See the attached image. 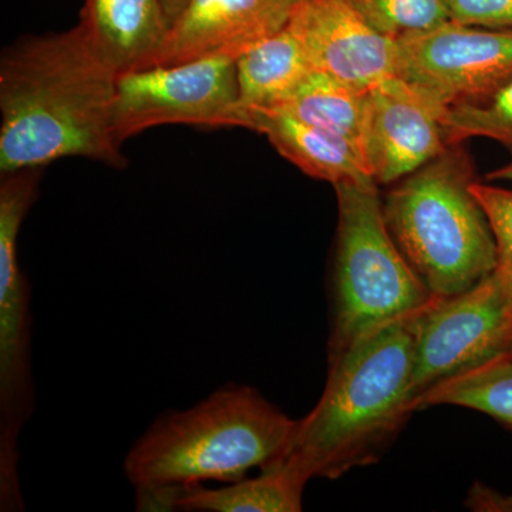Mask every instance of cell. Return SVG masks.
<instances>
[{
	"label": "cell",
	"instance_id": "cell-10",
	"mask_svg": "<svg viewBox=\"0 0 512 512\" xmlns=\"http://www.w3.org/2000/svg\"><path fill=\"white\" fill-rule=\"evenodd\" d=\"M447 109L399 76L367 90L363 156L377 185L397 183L450 147L443 126Z\"/></svg>",
	"mask_w": 512,
	"mask_h": 512
},
{
	"label": "cell",
	"instance_id": "cell-21",
	"mask_svg": "<svg viewBox=\"0 0 512 512\" xmlns=\"http://www.w3.org/2000/svg\"><path fill=\"white\" fill-rule=\"evenodd\" d=\"M471 191L490 221L497 245L494 274L512 296V190L476 181Z\"/></svg>",
	"mask_w": 512,
	"mask_h": 512
},
{
	"label": "cell",
	"instance_id": "cell-15",
	"mask_svg": "<svg viewBox=\"0 0 512 512\" xmlns=\"http://www.w3.org/2000/svg\"><path fill=\"white\" fill-rule=\"evenodd\" d=\"M312 72L308 53L288 23L238 57L239 107L245 116L249 110L274 109Z\"/></svg>",
	"mask_w": 512,
	"mask_h": 512
},
{
	"label": "cell",
	"instance_id": "cell-26",
	"mask_svg": "<svg viewBox=\"0 0 512 512\" xmlns=\"http://www.w3.org/2000/svg\"><path fill=\"white\" fill-rule=\"evenodd\" d=\"M505 352L510 353V355L512 356V336H511L510 342H508V346H507V349H505Z\"/></svg>",
	"mask_w": 512,
	"mask_h": 512
},
{
	"label": "cell",
	"instance_id": "cell-23",
	"mask_svg": "<svg viewBox=\"0 0 512 512\" xmlns=\"http://www.w3.org/2000/svg\"><path fill=\"white\" fill-rule=\"evenodd\" d=\"M466 507L471 511H512V495L498 493L487 485L476 483L468 491Z\"/></svg>",
	"mask_w": 512,
	"mask_h": 512
},
{
	"label": "cell",
	"instance_id": "cell-3",
	"mask_svg": "<svg viewBox=\"0 0 512 512\" xmlns=\"http://www.w3.org/2000/svg\"><path fill=\"white\" fill-rule=\"evenodd\" d=\"M412 318L387 323L329 360L325 390L296 423L281 463L308 481L338 480L383 457L414 413Z\"/></svg>",
	"mask_w": 512,
	"mask_h": 512
},
{
	"label": "cell",
	"instance_id": "cell-1",
	"mask_svg": "<svg viewBox=\"0 0 512 512\" xmlns=\"http://www.w3.org/2000/svg\"><path fill=\"white\" fill-rule=\"evenodd\" d=\"M119 74L79 25L8 47L0 59V173L69 157L126 167L113 134Z\"/></svg>",
	"mask_w": 512,
	"mask_h": 512
},
{
	"label": "cell",
	"instance_id": "cell-16",
	"mask_svg": "<svg viewBox=\"0 0 512 512\" xmlns=\"http://www.w3.org/2000/svg\"><path fill=\"white\" fill-rule=\"evenodd\" d=\"M309 481L284 463L264 468L258 477L208 488H187L178 497L175 511L187 512H299Z\"/></svg>",
	"mask_w": 512,
	"mask_h": 512
},
{
	"label": "cell",
	"instance_id": "cell-4",
	"mask_svg": "<svg viewBox=\"0 0 512 512\" xmlns=\"http://www.w3.org/2000/svg\"><path fill=\"white\" fill-rule=\"evenodd\" d=\"M476 181L463 144H453L384 198L394 242L436 298L468 291L497 265L493 229L471 191Z\"/></svg>",
	"mask_w": 512,
	"mask_h": 512
},
{
	"label": "cell",
	"instance_id": "cell-25",
	"mask_svg": "<svg viewBox=\"0 0 512 512\" xmlns=\"http://www.w3.org/2000/svg\"><path fill=\"white\" fill-rule=\"evenodd\" d=\"M488 181H512V158L510 163L487 174Z\"/></svg>",
	"mask_w": 512,
	"mask_h": 512
},
{
	"label": "cell",
	"instance_id": "cell-2",
	"mask_svg": "<svg viewBox=\"0 0 512 512\" xmlns=\"http://www.w3.org/2000/svg\"><path fill=\"white\" fill-rule=\"evenodd\" d=\"M296 423L258 390L228 383L185 410L161 414L124 458L137 511H175L187 488L228 484L281 463Z\"/></svg>",
	"mask_w": 512,
	"mask_h": 512
},
{
	"label": "cell",
	"instance_id": "cell-24",
	"mask_svg": "<svg viewBox=\"0 0 512 512\" xmlns=\"http://www.w3.org/2000/svg\"><path fill=\"white\" fill-rule=\"evenodd\" d=\"M163 3L165 18H167L168 29H170L171 23L174 22L175 18L180 15L187 0H161Z\"/></svg>",
	"mask_w": 512,
	"mask_h": 512
},
{
	"label": "cell",
	"instance_id": "cell-6",
	"mask_svg": "<svg viewBox=\"0 0 512 512\" xmlns=\"http://www.w3.org/2000/svg\"><path fill=\"white\" fill-rule=\"evenodd\" d=\"M43 167L0 174V501H22L19 434L35 409L29 279L19 232L39 194Z\"/></svg>",
	"mask_w": 512,
	"mask_h": 512
},
{
	"label": "cell",
	"instance_id": "cell-12",
	"mask_svg": "<svg viewBox=\"0 0 512 512\" xmlns=\"http://www.w3.org/2000/svg\"><path fill=\"white\" fill-rule=\"evenodd\" d=\"M298 3L299 0H187L146 69L215 55L238 59L286 28Z\"/></svg>",
	"mask_w": 512,
	"mask_h": 512
},
{
	"label": "cell",
	"instance_id": "cell-11",
	"mask_svg": "<svg viewBox=\"0 0 512 512\" xmlns=\"http://www.w3.org/2000/svg\"><path fill=\"white\" fill-rule=\"evenodd\" d=\"M291 28L313 70L360 90L397 76V43L377 32L352 0H299Z\"/></svg>",
	"mask_w": 512,
	"mask_h": 512
},
{
	"label": "cell",
	"instance_id": "cell-8",
	"mask_svg": "<svg viewBox=\"0 0 512 512\" xmlns=\"http://www.w3.org/2000/svg\"><path fill=\"white\" fill-rule=\"evenodd\" d=\"M410 329L413 403L440 380L505 352L512 336V298L491 272L466 292L434 298L413 315Z\"/></svg>",
	"mask_w": 512,
	"mask_h": 512
},
{
	"label": "cell",
	"instance_id": "cell-9",
	"mask_svg": "<svg viewBox=\"0 0 512 512\" xmlns=\"http://www.w3.org/2000/svg\"><path fill=\"white\" fill-rule=\"evenodd\" d=\"M397 76L444 106L483 100L512 79V30L444 23L397 40Z\"/></svg>",
	"mask_w": 512,
	"mask_h": 512
},
{
	"label": "cell",
	"instance_id": "cell-18",
	"mask_svg": "<svg viewBox=\"0 0 512 512\" xmlns=\"http://www.w3.org/2000/svg\"><path fill=\"white\" fill-rule=\"evenodd\" d=\"M367 90L313 70L278 107L296 119L355 144L363 154ZM365 157V156H363Z\"/></svg>",
	"mask_w": 512,
	"mask_h": 512
},
{
	"label": "cell",
	"instance_id": "cell-22",
	"mask_svg": "<svg viewBox=\"0 0 512 512\" xmlns=\"http://www.w3.org/2000/svg\"><path fill=\"white\" fill-rule=\"evenodd\" d=\"M451 20L461 25L512 30V0H451Z\"/></svg>",
	"mask_w": 512,
	"mask_h": 512
},
{
	"label": "cell",
	"instance_id": "cell-14",
	"mask_svg": "<svg viewBox=\"0 0 512 512\" xmlns=\"http://www.w3.org/2000/svg\"><path fill=\"white\" fill-rule=\"evenodd\" d=\"M249 130L268 138L275 150L309 177L332 185L345 181L373 180L362 151L279 109H256L247 113Z\"/></svg>",
	"mask_w": 512,
	"mask_h": 512
},
{
	"label": "cell",
	"instance_id": "cell-17",
	"mask_svg": "<svg viewBox=\"0 0 512 512\" xmlns=\"http://www.w3.org/2000/svg\"><path fill=\"white\" fill-rule=\"evenodd\" d=\"M433 406H458L491 417L512 433V356L481 360L440 380L413 400V412Z\"/></svg>",
	"mask_w": 512,
	"mask_h": 512
},
{
	"label": "cell",
	"instance_id": "cell-13",
	"mask_svg": "<svg viewBox=\"0 0 512 512\" xmlns=\"http://www.w3.org/2000/svg\"><path fill=\"white\" fill-rule=\"evenodd\" d=\"M79 26L120 74L146 69L168 33L161 0H86Z\"/></svg>",
	"mask_w": 512,
	"mask_h": 512
},
{
	"label": "cell",
	"instance_id": "cell-7",
	"mask_svg": "<svg viewBox=\"0 0 512 512\" xmlns=\"http://www.w3.org/2000/svg\"><path fill=\"white\" fill-rule=\"evenodd\" d=\"M163 124L249 128L239 107L237 59L215 55L119 74L113 134L127 138Z\"/></svg>",
	"mask_w": 512,
	"mask_h": 512
},
{
	"label": "cell",
	"instance_id": "cell-19",
	"mask_svg": "<svg viewBox=\"0 0 512 512\" xmlns=\"http://www.w3.org/2000/svg\"><path fill=\"white\" fill-rule=\"evenodd\" d=\"M443 126L450 146L484 137L503 144L512 153V79L483 100L448 107Z\"/></svg>",
	"mask_w": 512,
	"mask_h": 512
},
{
	"label": "cell",
	"instance_id": "cell-20",
	"mask_svg": "<svg viewBox=\"0 0 512 512\" xmlns=\"http://www.w3.org/2000/svg\"><path fill=\"white\" fill-rule=\"evenodd\" d=\"M367 22L392 40L420 35L451 20V0H352Z\"/></svg>",
	"mask_w": 512,
	"mask_h": 512
},
{
	"label": "cell",
	"instance_id": "cell-5",
	"mask_svg": "<svg viewBox=\"0 0 512 512\" xmlns=\"http://www.w3.org/2000/svg\"><path fill=\"white\" fill-rule=\"evenodd\" d=\"M333 187L338 237L328 360L387 323L420 312L436 298L394 242L376 181H345Z\"/></svg>",
	"mask_w": 512,
	"mask_h": 512
}]
</instances>
